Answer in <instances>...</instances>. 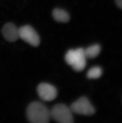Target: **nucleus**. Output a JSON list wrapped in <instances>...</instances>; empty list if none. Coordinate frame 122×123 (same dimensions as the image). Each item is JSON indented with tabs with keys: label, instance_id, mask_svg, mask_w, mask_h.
I'll use <instances>...</instances> for the list:
<instances>
[{
	"label": "nucleus",
	"instance_id": "f257e3e1",
	"mask_svg": "<svg viewBox=\"0 0 122 123\" xmlns=\"http://www.w3.org/2000/svg\"><path fill=\"white\" fill-rule=\"evenodd\" d=\"M27 116L30 122L47 123L50 118V111L43 103L34 102L29 105L27 109Z\"/></svg>",
	"mask_w": 122,
	"mask_h": 123
},
{
	"label": "nucleus",
	"instance_id": "f03ea898",
	"mask_svg": "<svg viewBox=\"0 0 122 123\" xmlns=\"http://www.w3.org/2000/svg\"><path fill=\"white\" fill-rule=\"evenodd\" d=\"M65 58L67 64L76 71L80 72L85 68L87 58L84 49L82 48L70 49L66 54Z\"/></svg>",
	"mask_w": 122,
	"mask_h": 123
},
{
	"label": "nucleus",
	"instance_id": "7ed1b4c3",
	"mask_svg": "<svg viewBox=\"0 0 122 123\" xmlns=\"http://www.w3.org/2000/svg\"><path fill=\"white\" fill-rule=\"evenodd\" d=\"M72 112L70 108L62 104L55 105L50 111L51 117L57 122L61 123H73Z\"/></svg>",
	"mask_w": 122,
	"mask_h": 123
},
{
	"label": "nucleus",
	"instance_id": "20e7f679",
	"mask_svg": "<svg viewBox=\"0 0 122 123\" xmlns=\"http://www.w3.org/2000/svg\"><path fill=\"white\" fill-rule=\"evenodd\" d=\"M70 108L73 112L86 116H91L95 112L93 106L85 97H81L74 102L71 105Z\"/></svg>",
	"mask_w": 122,
	"mask_h": 123
},
{
	"label": "nucleus",
	"instance_id": "39448f33",
	"mask_svg": "<svg viewBox=\"0 0 122 123\" xmlns=\"http://www.w3.org/2000/svg\"><path fill=\"white\" fill-rule=\"evenodd\" d=\"M19 37L32 46H38L40 42L39 36L33 28L29 25L22 26L18 28Z\"/></svg>",
	"mask_w": 122,
	"mask_h": 123
},
{
	"label": "nucleus",
	"instance_id": "423d86ee",
	"mask_svg": "<svg viewBox=\"0 0 122 123\" xmlns=\"http://www.w3.org/2000/svg\"><path fill=\"white\" fill-rule=\"evenodd\" d=\"M37 91L39 97L44 101H52L57 96V91L55 87L46 83L39 84L37 88Z\"/></svg>",
	"mask_w": 122,
	"mask_h": 123
},
{
	"label": "nucleus",
	"instance_id": "0eeeda50",
	"mask_svg": "<svg viewBox=\"0 0 122 123\" xmlns=\"http://www.w3.org/2000/svg\"><path fill=\"white\" fill-rule=\"evenodd\" d=\"M2 34L5 39L10 42H14L19 38L18 29L12 23L8 22L4 26Z\"/></svg>",
	"mask_w": 122,
	"mask_h": 123
},
{
	"label": "nucleus",
	"instance_id": "6e6552de",
	"mask_svg": "<svg viewBox=\"0 0 122 123\" xmlns=\"http://www.w3.org/2000/svg\"><path fill=\"white\" fill-rule=\"evenodd\" d=\"M52 16L54 20L57 22L62 23H67L70 20L69 14L64 10L57 8L52 11Z\"/></svg>",
	"mask_w": 122,
	"mask_h": 123
},
{
	"label": "nucleus",
	"instance_id": "1a4fd4ad",
	"mask_svg": "<svg viewBox=\"0 0 122 123\" xmlns=\"http://www.w3.org/2000/svg\"><path fill=\"white\" fill-rule=\"evenodd\" d=\"M101 50V48L98 44L91 45L84 49L86 58L92 59L95 58L99 55Z\"/></svg>",
	"mask_w": 122,
	"mask_h": 123
},
{
	"label": "nucleus",
	"instance_id": "9d476101",
	"mask_svg": "<svg viewBox=\"0 0 122 123\" xmlns=\"http://www.w3.org/2000/svg\"><path fill=\"white\" fill-rule=\"evenodd\" d=\"M102 73V71L100 67H94L88 71L87 77L90 79H96L101 76Z\"/></svg>",
	"mask_w": 122,
	"mask_h": 123
},
{
	"label": "nucleus",
	"instance_id": "9b49d317",
	"mask_svg": "<svg viewBox=\"0 0 122 123\" xmlns=\"http://www.w3.org/2000/svg\"><path fill=\"white\" fill-rule=\"evenodd\" d=\"M115 1L118 6L122 9V0H115Z\"/></svg>",
	"mask_w": 122,
	"mask_h": 123
}]
</instances>
